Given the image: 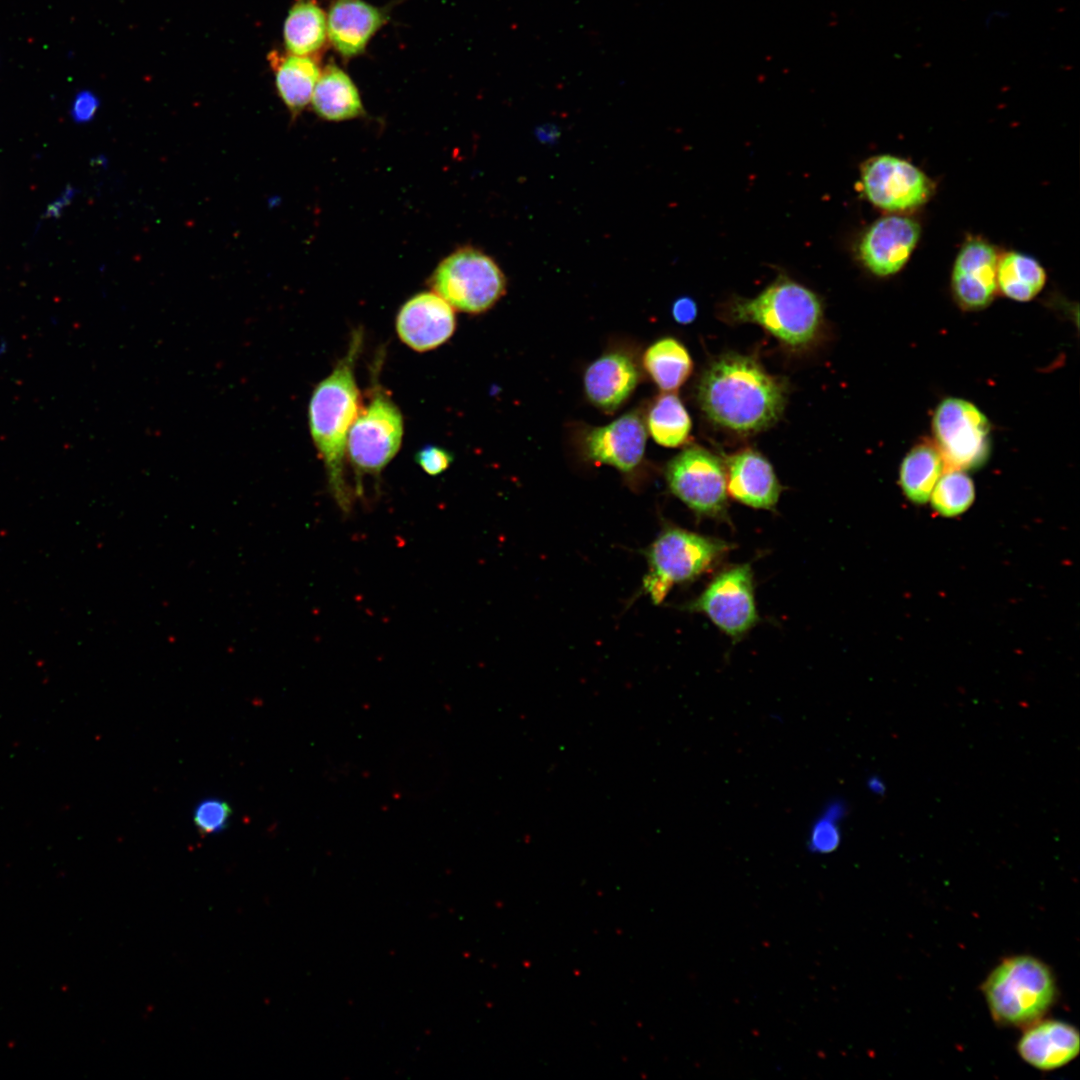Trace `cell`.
<instances>
[{
  "label": "cell",
  "mask_w": 1080,
  "mask_h": 1080,
  "mask_svg": "<svg viewBox=\"0 0 1080 1080\" xmlns=\"http://www.w3.org/2000/svg\"><path fill=\"white\" fill-rule=\"evenodd\" d=\"M701 409L714 424L753 434L775 424L783 413L788 388L754 358L725 354L712 361L697 388Z\"/></svg>",
  "instance_id": "1"
},
{
  "label": "cell",
  "mask_w": 1080,
  "mask_h": 1080,
  "mask_svg": "<svg viewBox=\"0 0 1080 1080\" xmlns=\"http://www.w3.org/2000/svg\"><path fill=\"white\" fill-rule=\"evenodd\" d=\"M362 344V331H354L347 352L315 386L308 405L310 434L324 464L328 490L345 513L352 506L345 459L349 431L361 403L355 367Z\"/></svg>",
  "instance_id": "2"
},
{
  "label": "cell",
  "mask_w": 1080,
  "mask_h": 1080,
  "mask_svg": "<svg viewBox=\"0 0 1080 1080\" xmlns=\"http://www.w3.org/2000/svg\"><path fill=\"white\" fill-rule=\"evenodd\" d=\"M735 322L761 326L784 345L803 349L817 338L823 323L819 297L805 286L782 277L750 299H736L730 307Z\"/></svg>",
  "instance_id": "3"
},
{
  "label": "cell",
  "mask_w": 1080,
  "mask_h": 1080,
  "mask_svg": "<svg viewBox=\"0 0 1080 1080\" xmlns=\"http://www.w3.org/2000/svg\"><path fill=\"white\" fill-rule=\"evenodd\" d=\"M982 991L993 1020L1009 1027H1027L1042 1019L1057 994L1051 969L1030 955L1002 960L985 979Z\"/></svg>",
  "instance_id": "4"
},
{
  "label": "cell",
  "mask_w": 1080,
  "mask_h": 1080,
  "mask_svg": "<svg viewBox=\"0 0 1080 1080\" xmlns=\"http://www.w3.org/2000/svg\"><path fill=\"white\" fill-rule=\"evenodd\" d=\"M733 548L732 543L717 537L667 527L646 551L648 573L643 591L659 604L674 586L693 582L711 571Z\"/></svg>",
  "instance_id": "5"
},
{
  "label": "cell",
  "mask_w": 1080,
  "mask_h": 1080,
  "mask_svg": "<svg viewBox=\"0 0 1080 1080\" xmlns=\"http://www.w3.org/2000/svg\"><path fill=\"white\" fill-rule=\"evenodd\" d=\"M428 283L454 310L469 314L489 310L506 292V278L498 264L472 247L445 257Z\"/></svg>",
  "instance_id": "6"
},
{
  "label": "cell",
  "mask_w": 1080,
  "mask_h": 1080,
  "mask_svg": "<svg viewBox=\"0 0 1080 1080\" xmlns=\"http://www.w3.org/2000/svg\"><path fill=\"white\" fill-rule=\"evenodd\" d=\"M404 433L402 413L391 397L375 389L359 408L347 440L346 456L355 473L356 492L364 475L378 477L398 453Z\"/></svg>",
  "instance_id": "7"
},
{
  "label": "cell",
  "mask_w": 1080,
  "mask_h": 1080,
  "mask_svg": "<svg viewBox=\"0 0 1080 1080\" xmlns=\"http://www.w3.org/2000/svg\"><path fill=\"white\" fill-rule=\"evenodd\" d=\"M671 493L698 518L730 523L725 464L699 446L683 449L665 469Z\"/></svg>",
  "instance_id": "8"
},
{
  "label": "cell",
  "mask_w": 1080,
  "mask_h": 1080,
  "mask_svg": "<svg viewBox=\"0 0 1080 1080\" xmlns=\"http://www.w3.org/2000/svg\"><path fill=\"white\" fill-rule=\"evenodd\" d=\"M682 609L704 614L734 642L743 639L760 621L751 566L743 563L722 569Z\"/></svg>",
  "instance_id": "9"
},
{
  "label": "cell",
  "mask_w": 1080,
  "mask_h": 1080,
  "mask_svg": "<svg viewBox=\"0 0 1080 1080\" xmlns=\"http://www.w3.org/2000/svg\"><path fill=\"white\" fill-rule=\"evenodd\" d=\"M932 429L945 466L969 470L984 463L989 452L991 425L974 404L946 398L936 408Z\"/></svg>",
  "instance_id": "10"
},
{
  "label": "cell",
  "mask_w": 1080,
  "mask_h": 1080,
  "mask_svg": "<svg viewBox=\"0 0 1080 1080\" xmlns=\"http://www.w3.org/2000/svg\"><path fill=\"white\" fill-rule=\"evenodd\" d=\"M861 186L874 206L890 212L917 208L934 191L933 182L922 170L890 154L874 156L863 164Z\"/></svg>",
  "instance_id": "11"
},
{
  "label": "cell",
  "mask_w": 1080,
  "mask_h": 1080,
  "mask_svg": "<svg viewBox=\"0 0 1080 1080\" xmlns=\"http://www.w3.org/2000/svg\"><path fill=\"white\" fill-rule=\"evenodd\" d=\"M920 237L917 221L890 215L876 220L863 234L858 253L865 267L877 276L899 272L908 262Z\"/></svg>",
  "instance_id": "12"
},
{
  "label": "cell",
  "mask_w": 1080,
  "mask_h": 1080,
  "mask_svg": "<svg viewBox=\"0 0 1080 1080\" xmlns=\"http://www.w3.org/2000/svg\"><path fill=\"white\" fill-rule=\"evenodd\" d=\"M396 332L416 352H427L447 342L456 329L454 309L433 291L420 292L399 309Z\"/></svg>",
  "instance_id": "13"
},
{
  "label": "cell",
  "mask_w": 1080,
  "mask_h": 1080,
  "mask_svg": "<svg viewBox=\"0 0 1080 1080\" xmlns=\"http://www.w3.org/2000/svg\"><path fill=\"white\" fill-rule=\"evenodd\" d=\"M996 248L979 237L967 239L956 256L952 269V291L958 303L968 310L989 305L998 289Z\"/></svg>",
  "instance_id": "14"
},
{
  "label": "cell",
  "mask_w": 1080,
  "mask_h": 1080,
  "mask_svg": "<svg viewBox=\"0 0 1080 1080\" xmlns=\"http://www.w3.org/2000/svg\"><path fill=\"white\" fill-rule=\"evenodd\" d=\"M646 439L642 418L636 411H630L605 426L591 429L585 435L584 450L590 460L628 473L641 463Z\"/></svg>",
  "instance_id": "15"
},
{
  "label": "cell",
  "mask_w": 1080,
  "mask_h": 1080,
  "mask_svg": "<svg viewBox=\"0 0 1080 1080\" xmlns=\"http://www.w3.org/2000/svg\"><path fill=\"white\" fill-rule=\"evenodd\" d=\"M724 464L728 496L754 509L775 511L782 486L761 453L743 449L730 455Z\"/></svg>",
  "instance_id": "16"
},
{
  "label": "cell",
  "mask_w": 1080,
  "mask_h": 1080,
  "mask_svg": "<svg viewBox=\"0 0 1080 1080\" xmlns=\"http://www.w3.org/2000/svg\"><path fill=\"white\" fill-rule=\"evenodd\" d=\"M326 21L329 41L348 59L365 51L370 39L388 21V14L364 0H333Z\"/></svg>",
  "instance_id": "17"
},
{
  "label": "cell",
  "mask_w": 1080,
  "mask_h": 1080,
  "mask_svg": "<svg viewBox=\"0 0 1080 1080\" xmlns=\"http://www.w3.org/2000/svg\"><path fill=\"white\" fill-rule=\"evenodd\" d=\"M1025 1028L1017 1051L1026 1063L1039 1070L1058 1069L1079 1054V1032L1067 1022L1040 1019Z\"/></svg>",
  "instance_id": "18"
},
{
  "label": "cell",
  "mask_w": 1080,
  "mask_h": 1080,
  "mask_svg": "<svg viewBox=\"0 0 1080 1080\" xmlns=\"http://www.w3.org/2000/svg\"><path fill=\"white\" fill-rule=\"evenodd\" d=\"M638 381L639 372L634 361L621 352L602 355L584 374L587 398L605 412L617 410L635 390Z\"/></svg>",
  "instance_id": "19"
},
{
  "label": "cell",
  "mask_w": 1080,
  "mask_h": 1080,
  "mask_svg": "<svg viewBox=\"0 0 1080 1080\" xmlns=\"http://www.w3.org/2000/svg\"><path fill=\"white\" fill-rule=\"evenodd\" d=\"M275 75V85L282 102L293 118L309 104L321 69L314 56L280 54L269 55Z\"/></svg>",
  "instance_id": "20"
},
{
  "label": "cell",
  "mask_w": 1080,
  "mask_h": 1080,
  "mask_svg": "<svg viewBox=\"0 0 1080 1080\" xmlns=\"http://www.w3.org/2000/svg\"><path fill=\"white\" fill-rule=\"evenodd\" d=\"M311 101L314 112L327 121L351 120L365 112L353 80L334 63L321 70Z\"/></svg>",
  "instance_id": "21"
},
{
  "label": "cell",
  "mask_w": 1080,
  "mask_h": 1080,
  "mask_svg": "<svg viewBox=\"0 0 1080 1080\" xmlns=\"http://www.w3.org/2000/svg\"><path fill=\"white\" fill-rule=\"evenodd\" d=\"M284 45L288 53L314 56L327 40V21L316 0H297L291 6L283 26Z\"/></svg>",
  "instance_id": "22"
},
{
  "label": "cell",
  "mask_w": 1080,
  "mask_h": 1080,
  "mask_svg": "<svg viewBox=\"0 0 1080 1080\" xmlns=\"http://www.w3.org/2000/svg\"><path fill=\"white\" fill-rule=\"evenodd\" d=\"M944 467L936 445L922 442L914 446L903 459L899 472V483L906 498L914 504H925Z\"/></svg>",
  "instance_id": "23"
},
{
  "label": "cell",
  "mask_w": 1080,
  "mask_h": 1080,
  "mask_svg": "<svg viewBox=\"0 0 1080 1080\" xmlns=\"http://www.w3.org/2000/svg\"><path fill=\"white\" fill-rule=\"evenodd\" d=\"M643 365L655 384L665 392L677 390L693 369L688 350L671 337L662 338L649 346L643 356Z\"/></svg>",
  "instance_id": "24"
},
{
  "label": "cell",
  "mask_w": 1080,
  "mask_h": 1080,
  "mask_svg": "<svg viewBox=\"0 0 1080 1080\" xmlns=\"http://www.w3.org/2000/svg\"><path fill=\"white\" fill-rule=\"evenodd\" d=\"M1046 272L1033 257L1010 251L999 257L997 285L1001 292L1016 301L1033 299L1044 287Z\"/></svg>",
  "instance_id": "25"
},
{
  "label": "cell",
  "mask_w": 1080,
  "mask_h": 1080,
  "mask_svg": "<svg viewBox=\"0 0 1080 1080\" xmlns=\"http://www.w3.org/2000/svg\"><path fill=\"white\" fill-rule=\"evenodd\" d=\"M647 426L655 442L664 447L674 448L687 441L692 423L679 397L672 392H665L651 407Z\"/></svg>",
  "instance_id": "26"
},
{
  "label": "cell",
  "mask_w": 1080,
  "mask_h": 1080,
  "mask_svg": "<svg viewBox=\"0 0 1080 1080\" xmlns=\"http://www.w3.org/2000/svg\"><path fill=\"white\" fill-rule=\"evenodd\" d=\"M975 499L971 478L962 470L948 469L935 484L930 502L935 512L955 517L967 511Z\"/></svg>",
  "instance_id": "27"
},
{
  "label": "cell",
  "mask_w": 1080,
  "mask_h": 1080,
  "mask_svg": "<svg viewBox=\"0 0 1080 1080\" xmlns=\"http://www.w3.org/2000/svg\"><path fill=\"white\" fill-rule=\"evenodd\" d=\"M231 816V807L221 799L208 798L201 801L193 812V822L199 832L216 833L225 828Z\"/></svg>",
  "instance_id": "28"
},
{
  "label": "cell",
  "mask_w": 1080,
  "mask_h": 1080,
  "mask_svg": "<svg viewBox=\"0 0 1080 1080\" xmlns=\"http://www.w3.org/2000/svg\"><path fill=\"white\" fill-rule=\"evenodd\" d=\"M453 461V455L444 448L435 445H427L415 454V462L421 469L431 476H436L448 469Z\"/></svg>",
  "instance_id": "29"
},
{
  "label": "cell",
  "mask_w": 1080,
  "mask_h": 1080,
  "mask_svg": "<svg viewBox=\"0 0 1080 1080\" xmlns=\"http://www.w3.org/2000/svg\"><path fill=\"white\" fill-rule=\"evenodd\" d=\"M97 97L90 91L79 92L71 106V116L75 122L84 123L90 121L98 108Z\"/></svg>",
  "instance_id": "30"
},
{
  "label": "cell",
  "mask_w": 1080,
  "mask_h": 1080,
  "mask_svg": "<svg viewBox=\"0 0 1080 1080\" xmlns=\"http://www.w3.org/2000/svg\"><path fill=\"white\" fill-rule=\"evenodd\" d=\"M673 318L680 324H689L697 316V305L690 297L678 298L672 306Z\"/></svg>",
  "instance_id": "31"
},
{
  "label": "cell",
  "mask_w": 1080,
  "mask_h": 1080,
  "mask_svg": "<svg viewBox=\"0 0 1080 1080\" xmlns=\"http://www.w3.org/2000/svg\"><path fill=\"white\" fill-rule=\"evenodd\" d=\"M813 847L819 852H830L838 844L837 832L829 827V825H821L816 829L813 835Z\"/></svg>",
  "instance_id": "32"
}]
</instances>
